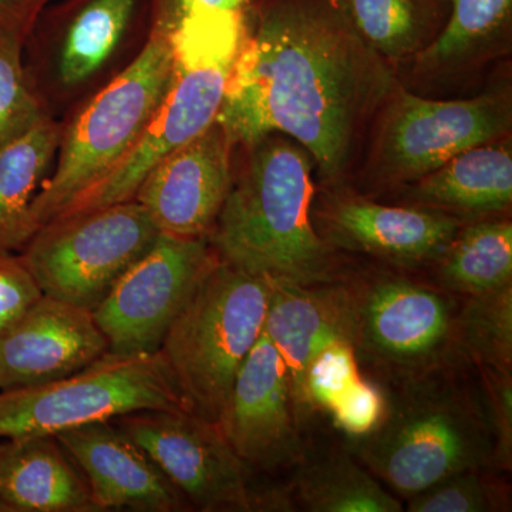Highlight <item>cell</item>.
<instances>
[{
	"mask_svg": "<svg viewBox=\"0 0 512 512\" xmlns=\"http://www.w3.org/2000/svg\"><path fill=\"white\" fill-rule=\"evenodd\" d=\"M394 87L389 63L357 35L339 0H266L232 63L217 121L235 147L291 138L336 181Z\"/></svg>",
	"mask_w": 512,
	"mask_h": 512,
	"instance_id": "1",
	"label": "cell"
},
{
	"mask_svg": "<svg viewBox=\"0 0 512 512\" xmlns=\"http://www.w3.org/2000/svg\"><path fill=\"white\" fill-rule=\"evenodd\" d=\"M231 188L208 242L228 264L269 281H336L338 261L313 225L311 154L271 134L238 146Z\"/></svg>",
	"mask_w": 512,
	"mask_h": 512,
	"instance_id": "2",
	"label": "cell"
},
{
	"mask_svg": "<svg viewBox=\"0 0 512 512\" xmlns=\"http://www.w3.org/2000/svg\"><path fill=\"white\" fill-rule=\"evenodd\" d=\"M450 370L399 380L376 426L353 439L363 466L406 500L458 471L493 467L483 400Z\"/></svg>",
	"mask_w": 512,
	"mask_h": 512,
	"instance_id": "3",
	"label": "cell"
},
{
	"mask_svg": "<svg viewBox=\"0 0 512 512\" xmlns=\"http://www.w3.org/2000/svg\"><path fill=\"white\" fill-rule=\"evenodd\" d=\"M156 19L157 0H52L22 49L46 113L62 121L123 72L143 52Z\"/></svg>",
	"mask_w": 512,
	"mask_h": 512,
	"instance_id": "4",
	"label": "cell"
},
{
	"mask_svg": "<svg viewBox=\"0 0 512 512\" xmlns=\"http://www.w3.org/2000/svg\"><path fill=\"white\" fill-rule=\"evenodd\" d=\"M175 76L173 45L158 23L143 52L60 124L52 173L33 202L37 224L107 177L154 119Z\"/></svg>",
	"mask_w": 512,
	"mask_h": 512,
	"instance_id": "5",
	"label": "cell"
},
{
	"mask_svg": "<svg viewBox=\"0 0 512 512\" xmlns=\"http://www.w3.org/2000/svg\"><path fill=\"white\" fill-rule=\"evenodd\" d=\"M271 282L221 258L168 329L160 353L192 413L217 423L239 367L264 332Z\"/></svg>",
	"mask_w": 512,
	"mask_h": 512,
	"instance_id": "6",
	"label": "cell"
},
{
	"mask_svg": "<svg viewBox=\"0 0 512 512\" xmlns=\"http://www.w3.org/2000/svg\"><path fill=\"white\" fill-rule=\"evenodd\" d=\"M140 410H190L164 357L106 355L55 382L0 393V439L53 436ZM191 412V410H190Z\"/></svg>",
	"mask_w": 512,
	"mask_h": 512,
	"instance_id": "7",
	"label": "cell"
},
{
	"mask_svg": "<svg viewBox=\"0 0 512 512\" xmlns=\"http://www.w3.org/2000/svg\"><path fill=\"white\" fill-rule=\"evenodd\" d=\"M160 234L143 205L123 201L47 221L19 256L43 295L93 311Z\"/></svg>",
	"mask_w": 512,
	"mask_h": 512,
	"instance_id": "8",
	"label": "cell"
},
{
	"mask_svg": "<svg viewBox=\"0 0 512 512\" xmlns=\"http://www.w3.org/2000/svg\"><path fill=\"white\" fill-rule=\"evenodd\" d=\"M348 286L357 360L399 380L466 360L453 293L389 272Z\"/></svg>",
	"mask_w": 512,
	"mask_h": 512,
	"instance_id": "9",
	"label": "cell"
},
{
	"mask_svg": "<svg viewBox=\"0 0 512 512\" xmlns=\"http://www.w3.org/2000/svg\"><path fill=\"white\" fill-rule=\"evenodd\" d=\"M372 150V174L382 184H412L468 148L510 133V94L431 100L394 87L384 101Z\"/></svg>",
	"mask_w": 512,
	"mask_h": 512,
	"instance_id": "10",
	"label": "cell"
},
{
	"mask_svg": "<svg viewBox=\"0 0 512 512\" xmlns=\"http://www.w3.org/2000/svg\"><path fill=\"white\" fill-rule=\"evenodd\" d=\"M208 239L160 234L93 309L114 355L160 352L168 329L217 259Z\"/></svg>",
	"mask_w": 512,
	"mask_h": 512,
	"instance_id": "11",
	"label": "cell"
},
{
	"mask_svg": "<svg viewBox=\"0 0 512 512\" xmlns=\"http://www.w3.org/2000/svg\"><path fill=\"white\" fill-rule=\"evenodd\" d=\"M113 421L146 451L195 510H258V494L249 487L248 467L217 423L190 410H140Z\"/></svg>",
	"mask_w": 512,
	"mask_h": 512,
	"instance_id": "12",
	"label": "cell"
},
{
	"mask_svg": "<svg viewBox=\"0 0 512 512\" xmlns=\"http://www.w3.org/2000/svg\"><path fill=\"white\" fill-rule=\"evenodd\" d=\"M234 60L175 64L170 92L136 146L107 177L70 202L59 215L133 200L158 163L217 121Z\"/></svg>",
	"mask_w": 512,
	"mask_h": 512,
	"instance_id": "13",
	"label": "cell"
},
{
	"mask_svg": "<svg viewBox=\"0 0 512 512\" xmlns=\"http://www.w3.org/2000/svg\"><path fill=\"white\" fill-rule=\"evenodd\" d=\"M217 426L247 467L276 470L305 458L288 369L264 332L239 367Z\"/></svg>",
	"mask_w": 512,
	"mask_h": 512,
	"instance_id": "14",
	"label": "cell"
},
{
	"mask_svg": "<svg viewBox=\"0 0 512 512\" xmlns=\"http://www.w3.org/2000/svg\"><path fill=\"white\" fill-rule=\"evenodd\" d=\"M235 144L218 121L151 170L133 200L161 234L208 239L234 175Z\"/></svg>",
	"mask_w": 512,
	"mask_h": 512,
	"instance_id": "15",
	"label": "cell"
},
{
	"mask_svg": "<svg viewBox=\"0 0 512 512\" xmlns=\"http://www.w3.org/2000/svg\"><path fill=\"white\" fill-rule=\"evenodd\" d=\"M107 352L93 311L42 295L0 332V392L55 382Z\"/></svg>",
	"mask_w": 512,
	"mask_h": 512,
	"instance_id": "16",
	"label": "cell"
},
{
	"mask_svg": "<svg viewBox=\"0 0 512 512\" xmlns=\"http://www.w3.org/2000/svg\"><path fill=\"white\" fill-rule=\"evenodd\" d=\"M320 237L330 247L362 252L390 264L439 262L463 220L424 207H390L365 198H338L319 212Z\"/></svg>",
	"mask_w": 512,
	"mask_h": 512,
	"instance_id": "17",
	"label": "cell"
},
{
	"mask_svg": "<svg viewBox=\"0 0 512 512\" xmlns=\"http://www.w3.org/2000/svg\"><path fill=\"white\" fill-rule=\"evenodd\" d=\"M55 437L82 468L97 511L188 510L183 495L113 420L94 421Z\"/></svg>",
	"mask_w": 512,
	"mask_h": 512,
	"instance_id": "18",
	"label": "cell"
},
{
	"mask_svg": "<svg viewBox=\"0 0 512 512\" xmlns=\"http://www.w3.org/2000/svg\"><path fill=\"white\" fill-rule=\"evenodd\" d=\"M271 282L264 333L281 353L291 379L296 416L311 413L305 396L313 360L339 343L353 345V313L348 284L299 285Z\"/></svg>",
	"mask_w": 512,
	"mask_h": 512,
	"instance_id": "19",
	"label": "cell"
},
{
	"mask_svg": "<svg viewBox=\"0 0 512 512\" xmlns=\"http://www.w3.org/2000/svg\"><path fill=\"white\" fill-rule=\"evenodd\" d=\"M0 511L93 512L86 478L53 436L0 443Z\"/></svg>",
	"mask_w": 512,
	"mask_h": 512,
	"instance_id": "20",
	"label": "cell"
},
{
	"mask_svg": "<svg viewBox=\"0 0 512 512\" xmlns=\"http://www.w3.org/2000/svg\"><path fill=\"white\" fill-rule=\"evenodd\" d=\"M410 185L407 200L416 207L446 212L460 220L508 211L512 204L510 141L468 148Z\"/></svg>",
	"mask_w": 512,
	"mask_h": 512,
	"instance_id": "21",
	"label": "cell"
},
{
	"mask_svg": "<svg viewBox=\"0 0 512 512\" xmlns=\"http://www.w3.org/2000/svg\"><path fill=\"white\" fill-rule=\"evenodd\" d=\"M60 124L45 116L22 136L0 147V249L20 252L39 224L33 202L55 164Z\"/></svg>",
	"mask_w": 512,
	"mask_h": 512,
	"instance_id": "22",
	"label": "cell"
},
{
	"mask_svg": "<svg viewBox=\"0 0 512 512\" xmlns=\"http://www.w3.org/2000/svg\"><path fill=\"white\" fill-rule=\"evenodd\" d=\"M266 0H157L175 62L234 60L249 22Z\"/></svg>",
	"mask_w": 512,
	"mask_h": 512,
	"instance_id": "23",
	"label": "cell"
},
{
	"mask_svg": "<svg viewBox=\"0 0 512 512\" xmlns=\"http://www.w3.org/2000/svg\"><path fill=\"white\" fill-rule=\"evenodd\" d=\"M293 494L311 512H400L402 501L379 478L345 453L305 456L298 464Z\"/></svg>",
	"mask_w": 512,
	"mask_h": 512,
	"instance_id": "24",
	"label": "cell"
},
{
	"mask_svg": "<svg viewBox=\"0 0 512 512\" xmlns=\"http://www.w3.org/2000/svg\"><path fill=\"white\" fill-rule=\"evenodd\" d=\"M439 262L441 288L466 298L512 284V222L461 227Z\"/></svg>",
	"mask_w": 512,
	"mask_h": 512,
	"instance_id": "25",
	"label": "cell"
},
{
	"mask_svg": "<svg viewBox=\"0 0 512 512\" xmlns=\"http://www.w3.org/2000/svg\"><path fill=\"white\" fill-rule=\"evenodd\" d=\"M511 9L512 0H453L447 25L414 55L417 72H453L483 55L507 26Z\"/></svg>",
	"mask_w": 512,
	"mask_h": 512,
	"instance_id": "26",
	"label": "cell"
},
{
	"mask_svg": "<svg viewBox=\"0 0 512 512\" xmlns=\"http://www.w3.org/2000/svg\"><path fill=\"white\" fill-rule=\"evenodd\" d=\"M367 46L386 62L416 55L426 43L429 0H339Z\"/></svg>",
	"mask_w": 512,
	"mask_h": 512,
	"instance_id": "27",
	"label": "cell"
},
{
	"mask_svg": "<svg viewBox=\"0 0 512 512\" xmlns=\"http://www.w3.org/2000/svg\"><path fill=\"white\" fill-rule=\"evenodd\" d=\"M464 359L477 367L512 372V284L467 296L458 312Z\"/></svg>",
	"mask_w": 512,
	"mask_h": 512,
	"instance_id": "28",
	"label": "cell"
},
{
	"mask_svg": "<svg viewBox=\"0 0 512 512\" xmlns=\"http://www.w3.org/2000/svg\"><path fill=\"white\" fill-rule=\"evenodd\" d=\"M491 467L468 468L407 498L410 512H503L511 510L507 484Z\"/></svg>",
	"mask_w": 512,
	"mask_h": 512,
	"instance_id": "29",
	"label": "cell"
},
{
	"mask_svg": "<svg viewBox=\"0 0 512 512\" xmlns=\"http://www.w3.org/2000/svg\"><path fill=\"white\" fill-rule=\"evenodd\" d=\"M22 49V40L0 37V147L49 116L30 86Z\"/></svg>",
	"mask_w": 512,
	"mask_h": 512,
	"instance_id": "30",
	"label": "cell"
},
{
	"mask_svg": "<svg viewBox=\"0 0 512 512\" xmlns=\"http://www.w3.org/2000/svg\"><path fill=\"white\" fill-rule=\"evenodd\" d=\"M359 379V360L352 343L326 349L313 360L306 376L305 396L311 416L318 409L330 412Z\"/></svg>",
	"mask_w": 512,
	"mask_h": 512,
	"instance_id": "31",
	"label": "cell"
},
{
	"mask_svg": "<svg viewBox=\"0 0 512 512\" xmlns=\"http://www.w3.org/2000/svg\"><path fill=\"white\" fill-rule=\"evenodd\" d=\"M481 400L493 439V467L512 470V372L477 367Z\"/></svg>",
	"mask_w": 512,
	"mask_h": 512,
	"instance_id": "32",
	"label": "cell"
},
{
	"mask_svg": "<svg viewBox=\"0 0 512 512\" xmlns=\"http://www.w3.org/2000/svg\"><path fill=\"white\" fill-rule=\"evenodd\" d=\"M386 407V399L377 387L359 379L330 410L336 426L350 439L363 436L376 426Z\"/></svg>",
	"mask_w": 512,
	"mask_h": 512,
	"instance_id": "33",
	"label": "cell"
},
{
	"mask_svg": "<svg viewBox=\"0 0 512 512\" xmlns=\"http://www.w3.org/2000/svg\"><path fill=\"white\" fill-rule=\"evenodd\" d=\"M42 295L20 256L0 249V332Z\"/></svg>",
	"mask_w": 512,
	"mask_h": 512,
	"instance_id": "34",
	"label": "cell"
},
{
	"mask_svg": "<svg viewBox=\"0 0 512 512\" xmlns=\"http://www.w3.org/2000/svg\"><path fill=\"white\" fill-rule=\"evenodd\" d=\"M52 0H0V37L25 43L42 10Z\"/></svg>",
	"mask_w": 512,
	"mask_h": 512,
	"instance_id": "35",
	"label": "cell"
}]
</instances>
